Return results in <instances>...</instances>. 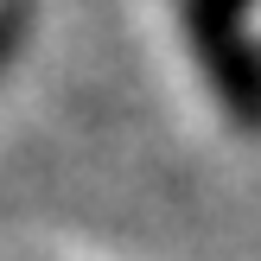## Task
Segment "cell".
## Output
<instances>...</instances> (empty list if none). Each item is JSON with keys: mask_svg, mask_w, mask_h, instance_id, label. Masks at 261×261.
Returning <instances> with one entry per match:
<instances>
[{"mask_svg": "<svg viewBox=\"0 0 261 261\" xmlns=\"http://www.w3.org/2000/svg\"><path fill=\"white\" fill-rule=\"evenodd\" d=\"M185 19H191V45H198L217 96L229 102L236 121L255 127L261 121V58H255L249 38H242V13L229 7V0H191Z\"/></svg>", "mask_w": 261, "mask_h": 261, "instance_id": "6da1fadb", "label": "cell"}, {"mask_svg": "<svg viewBox=\"0 0 261 261\" xmlns=\"http://www.w3.org/2000/svg\"><path fill=\"white\" fill-rule=\"evenodd\" d=\"M13 38H19V13H7V19H0V58L13 51Z\"/></svg>", "mask_w": 261, "mask_h": 261, "instance_id": "7a4b0ae2", "label": "cell"}, {"mask_svg": "<svg viewBox=\"0 0 261 261\" xmlns=\"http://www.w3.org/2000/svg\"><path fill=\"white\" fill-rule=\"evenodd\" d=\"M229 7H236V13H242V7H249V0H229Z\"/></svg>", "mask_w": 261, "mask_h": 261, "instance_id": "3957f363", "label": "cell"}]
</instances>
